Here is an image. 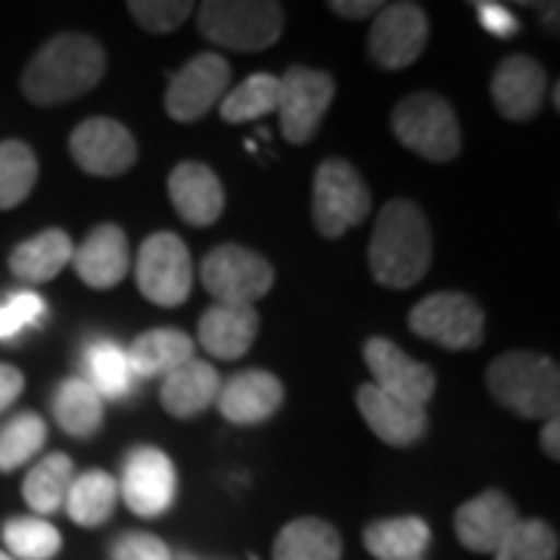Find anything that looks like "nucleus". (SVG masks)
I'll list each match as a JSON object with an SVG mask.
<instances>
[{
	"instance_id": "1",
	"label": "nucleus",
	"mask_w": 560,
	"mask_h": 560,
	"mask_svg": "<svg viewBox=\"0 0 560 560\" xmlns=\"http://www.w3.org/2000/svg\"><path fill=\"white\" fill-rule=\"evenodd\" d=\"M371 275L389 290H408L430 271L433 237L418 202L389 200L374 221L368 246Z\"/></svg>"
},
{
	"instance_id": "2",
	"label": "nucleus",
	"mask_w": 560,
	"mask_h": 560,
	"mask_svg": "<svg viewBox=\"0 0 560 560\" xmlns=\"http://www.w3.org/2000/svg\"><path fill=\"white\" fill-rule=\"evenodd\" d=\"M106 54L91 35L62 32L50 38L22 72V94L35 106H60L97 88Z\"/></svg>"
},
{
	"instance_id": "3",
	"label": "nucleus",
	"mask_w": 560,
	"mask_h": 560,
	"mask_svg": "<svg viewBox=\"0 0 560 560\" xmlns=\"http://www.w3.org/2000/svg\"><path fill=\"white\" fill-rule=\"evenodd\" d=\"M486 386L492 399L526 420L558 418L560 371L548 355L504 352L489 364Z\"/></svg>"
},
{
	"instance_id": "4",
	"label": "nucleus",
	"mask_w": 560,
	"mask_h": 560,
	"mask_svg": "<svg viewBox=\"0 0 560 560\" xmlns=\"http://www.w3.org/2000/svg\"><path fill=\"white\" fill-rule=\"evenodd\" d=\"M200 32L219 47L237 54H259L278 44L283 7L259 0H209L200 7Z\"/></svg>"
},
{
	"instance_id": "5",
	"label": "nucleus",
	"mask_w": 560,
	"mask_h": 560,
	"mask_svg": "<svg viewBox=\"0 0 560 560\" xmlns=\"http://www.w3.org/2000/svg\"><path fill=\"white\" fill-rule=\"evenodd\" d=\"M393 135L401 147L430 162H452L460 153V125L440 94L418 91L396 103Z\"/></svg>"
},
{
	"instance_id": "6",
	"label": "nucleus",
	"mask_w": 560,
	"mask_h": 560,
	"mask_svg": "<svg viewBox=\"0 0 560 560\" xmlns=\"http://www.w3.org/2000/svg\"><path fill=\"white\" fill-rule=\"evenodd\" d=\"M371 212V190L346 160H324L312 187V219L318 234L337 241Z\"/></svg>"
},
{
	"instance_id": "7",
	"label": "nucleus",
	"mask_w": 560,
	"mask_h": 560,
	"mask_svg": "<svg viewBox=\"0 0 560 560\" xmlns=\"http://www.w3.org/2000/svg\"><path fill=\"white\" fill-rule=\"evenodd\" d=\"M135 280L143 300L162 308L187 302L194 290V259L180 237L160 231L147 237L135 261Z\"/></svg>"
},
{
	"instance_id": "8",
	"label": "nucleus",
	"mask_w": 560,
	"mask_h": 560,
	"mask_svg": "<svg viewBox=\"0 0 560 560\" xmlns=\"http://www.w3.org/2000/svg\"><path fill=\"white\" fill-rule=\"evenodd\" d=\"M200 280L221 305H253L275 287V268L259 253L224 243L202 259Z\"/></svg>"
},
{
	"instance_id": "9",
	"label": "nucleus",
	"mask_w": 560,
	"mask_h": 560,
	"mask_svg": "<svg viewBox=\"0 0 560 560\" xmlns=\"http://www.w3.org/2000/svg\"><path fill=\"white\" fill-rule=\"evenodd\" d=\"M408 327L442 349L464 352V349H477L482 342L486 315H482L480 302H474L464 293H433L411 308Z\"/></svg>"
},
{
	"instance_id": "10",
	"label": "nucleus",
	"mask_w": 560,
	"mask_h": 560,
	"mask_svg": "<svg viewBox=\"0 0 560 560\" xmlns=\"http://www.w3.org/2000/svg\"><path fill=\"white\" fill-rule=\"evenodd\" d=\"M337 94V81L330 72L308 69V66H290L280 79V131L287 143H308L315 138L324 113L330 109V101Z\"/></svg>"
},
{
	"instance_id": "11",
	"label": "nucleus",
	"mask_w": 560,
	"mask_h": 560,
	"mask_svg": "<svg viewBox=\"0 0 560 560\" xmlns=\"http://www.w3.org/2000/svg\"><path fill=\"white\" fill-rule=\"evenodd\" d=\"M119 499L138 517H162L178 499L175 464L156 445H135L121 460Z\"/></svg>"
},
{
	"instance_id": "12",
	"label": "nucleus",
	"mask_w": 560,
	"mask_h": 560,
	"mask_svg": "<svg viewBox=\"0 0 560 560\" xmlns=\"http://www.w3.org/2000/svg\"><path fill=\"white\" fill-rule=\"evenodd\" d=\"M430 22L418 3H386L377 10L371 35H368V54L381 69H408L420 60L427 50Z\"/></svg>"
},
{
	"instance_id": "13",
	"label": "nucleus",
	"mask_w": 560,
	"mask_h": 560,
	"mask_svg": "<svg viewBox=\"0 0 560 560\" xmlns=\"http://www.w3.org/2000/svg\"><path fill=\"white\" fill-rule=\"evenodd\" d=\"M69 153L81 172L97 178L125 175L138 162V140L116 119H84L69 138Z\"/></svg>"
},
{
	"instance_id": "14",
	"label": "nucleus",
	"mask_w": 560,
	"mask_h": 560,
	"mask_svg": "<svg viewBox=\"0 0 560 560\" xmlns=\"http://www.w3.org/2000/svg\"><path fill=\"white\" fill-rule=\"evenodd\" d=\"M364 364L377 389L408 405L423 408L436 393V374L423 361H415L408 352H401L399 346L386 337H371L364 342Z\"/></svg>"
},
{
	"instance_id": "15",
	"label": "nucleus",
	"mask_w": 560,
	"mask_h": 560,
	"mask_svg": "<svg viewBox=\"0 0 560 560\" xmlns=\"http://www.w3.org/2000/svg\"><path fill=\"white\" fill-rule=\"evenodd\" d=\"M231 81V66L219 54H200L168 81L165 113L175 121H200L212 106H219Z\"/></svg>"
},
{
	"instance_id": "16",
	"label": "nucleus",
	"mask_w": 560,
	"mask_h": 560,
	"mask_svg": "<svg viewBox=\"0 0 560 560\" xmlns=\"http://www.w3.org/2000/svg\"><path fill=\"white\" fill-rule=\"evenodd\" d=\"M283 405V383L271 371H241L231 381L221 383L215 408L221 418L237 427H256L275 418Z\"/></svg>"
},
{
	"instance_id": "17",
	"label": "nucleus",
	"mask_w": 560,
	"mask_h": 560,
	"mask_svg": "<svg viewBox=\"0 0 560 560\" xmlns=\"http://www.w3.org/2000/svg\"><path fill=\"white\" fill-rule=\"evenodd\" d=\"M521 521L514 501L501 489H486L477 499L464 501L455 514V533L467 551L477 555H495L501 539L511 533V526Z\"/></svg>"
},
{
	"instance_id": "18",
	"label": "nucleus",
	"mask_w": 560,
	"mask_h": 560,
	"mask_svg": "<svg viewBox=\"0 0 560 560\" xmlns=\"http://www.w3.org/2000/svg\"><path fill=\"white\" fill-rule=\"evenodd\" d=\"M548 91V75L541 69V62L533 57H504L499 69L492 72V103L499 106V113L511 121H529L545 103Z\"/></svg>"
},
{
	"instance_id": "19",
	"label": "nucleus",
	"mask_w": 560,
	"mask_h": 560,
	"mask_svg": "<svg viewBox=\"0 0 560 560\" xmlns=\"http://www.w3.org/2000/svg\"><path fill=\"white\" fill-rule=\"evenodd\" d=\"M168 200L187 224L209 228L224 212V187L209 165L187 160L178 162L168 175Z\"/></svg>"
},
{
	"instance_id": "20",
	"label": "nucleus",
	"mask_w": 560,
	"mask_h": 560,
	"mask_svg": "<svg viewBox=\"0 0 560 560\" xmlns=\"http://www.w3.org/2000/svg\"><path fill=\"white\" fill-rule=\"evenodd\" d=\"M359 411L364 423L371 427V433L386 445H415L423 440L427 433V411L420 405H408V401L386 396L374 383H364L359 389Z\"/></svg>"
},
{
	"instance_id": "21",
	"label": "nucleus",
	"mask_w": 560,
	"mask_h": 560,
	"mask_svg": "<svg viewBox=\"0 0 560 560\" xmlns=\"http://www.w3.org/2000/svg\"><path fill=\"white\" fill-rule=\"evenodd\" d=\"M72 265L91 290H113L119 287L128 268H131V256H128V237L119 224H101L94 228L81 246L72 253Z\"/></svg>"
},
{
	"instance_id": "22",
	"label": "nucleus",
	"mask_w": 560,
	"mask_h": 560,
	"mask_svg": "<svg viewBox=\"0 0 560 560\" xmlns=\"http://www.w3.org/2000/svg\"><path fill=\"white\" fill-rule=\"evenodd\" d=\"M259 334V312L253 305H209L197 324L200 346L212 359L234 361L249 352Z\"/></svg>"
},
{
	"instance_id": "23",
	"label": "nucleus",
	"mask_w": 560,
	"mask_h": 560,
	"mask_svg": "<svg viewBox=\"0 0 560 560\" xmlns=\"http://www.w3.org/2000/svg\"><path fill=\"white\" fill-rule=\"evenodd\" d=\"M219 389V371H215L209 361H200L194 355L190 361H184L180 368H175L172 374L162 377L160 399L162 408H165L172 418L190 420L200 418L202 411H209V408L215 405Z\"/></svg>"
},
{
	"instance_id": "24",
	"label": "nucleus",
	"mask_w": 560,
	"mask_h": 560,
	"mask_svg": "<svg viewBox=\"0 0 560 560\" xmlns=\"http://www.w3.org/2000/svg\"><path fill=\"white\" fill-rule=\"evenodd\" d=\"M72 237L60 231V228H47L35 237L22 241L13 253H10V271L22 280V283H47L57 278L66 265H72Z\"/></svg>"
},
{
	"instance_id": "25",
	"label": "nucleus",
	"mask_w": 560,
	"mask_h": 560,
	"mask_svg": "<svg viewBox=\"0 0 560 560\" xmlns=\"http://www.w3.org/2000/svg\"><path fill=\"white\" fill-rule=\"evenodd\" d=\"M125 352H128L135 377H165L184 361L194 359V340L175 327H156L135 337Z\"/></svg>"
},
{
	"instance_id": "26",
	"label": "nucleus",
	"mask_w": 560,
	"mask_h": 560,
	"mask_svg": "<svg viewBox=\"0 0 560 560\" xmlns=\"http://www.w3.org/2000/svg\"><path fill=\"white\" fill-rule=\"evenodd\" d=\"M116 504H119V482L113 480L106 470H84L69 486L62 511L69 514L72 523H79L84 529H94V526H103L113 517Z\"/></svg>"
},
{
	"instance_id": "27",
	"label": "nucleus",
	"mask_w": 560,
	"mask_h": 560,
	"mask_svg": "<svg viewBox=\"0 0 560 560\" xmlns=\"http://www.w3.org/2000/svg\"><path fill=\"white\" fill-rule=\"evenodd\" d=\"M75 480V467H72V458L62 455V452H50L25 474V482H22V499L25 504L35 511V517H50L62 511L66 504V492Z\"/></svg>"
},
{
	"instance_id": "28",
	"label": "nucleus",
	"mask_w": 560,
	"mask_h": 560,
	"mask_svg": "<svg viewBox=\"0 0 560 560\" xmlns=\"http://www.w3.org/2000/svg\"><path fill=\"white\" fill-rule=\"evenodd\" d=\"M364 548L377 560H420L430 548V526L411 514L374 521L364 529Z\"/></svg>"
},
{
	"instance_id": "29",
	"label": "nucleus",
	"mask_w": 560,
	"mask_h": 560,
	"mask_svg": "<svg viewBox=\"0 0 560 560\" xmlns=\"http://www.w3.org/2000/svg\"><path fill=\"white\" fill-rule=\"evenodd\" d=\"M54 420L60 423L62 433L88 440L103 427V399L101 393L84 381V377H69L57 386L54 393Z\"/></svg>"
},
{
	"instance_id": "30",
	"label": "nucleus",
	"mask_w": 560,
	"mask_h": 560,
	"mask_svg": "<svg viewBox=\"0 0 560 560\" xmlns=\"http://www.w3.org/2000/svg\"><path fill=\"white\" fill-rule=\"evenodd\" d=\"M342 539L337 526L318 517L287 523L275 541V560H340Z\"/></svg>"
},
{
	"instance_id": "31",
	"label": "nucleus",
	"mask_w": 560,
	"mask_h": 560,
	"mask_svg": "<svg viewBox=\"0 0 560 560\" xmlns=\"http://www.w3.org/2000/svg\"><path fill=\"white\" fill-rule=\"evenodd\" d=\"M84 371L101 399H125L135 393V371H131V361L128 352L121 349L119 342L113 340H91L84 346Z\"/></svg>"
},
{
	"instance_id": "32",
	"label": "nucleus",
	"mask_w": 560,
	"mask_h": 560,
	"mask_svg": "<svg viewBox=\"0 0 560 560\" xmlns=\"http://www.w3.org/2000/svg\"><path fill=\"white\" fill-rule=\"evenodd\" d=\"M47 442V420L38 411H20L0 423V474H13L40 455Z\"/></svg>"
},
{
	"instance_id": "33",
	"label": "nucleus",
	"mask_w": 560,
	"mask_h": 560,
	"mask_svg": "<svg viewBox=\"0 0 560 560\" xmlns=\"http://www.w3.org/2000/svg\"><path fill=\"white\" fill-rule=\"evenodd\" d=\"M280 101V79L268 72H256L246 81H241L231 94L221 97V119L231 125L256 121L268 113H278Z\"/></svg>"
},
{
	"instance_id": "34",
	"label": "nucleus",
	"mask_w": 560,
	"mask_h": 560,
	"mask_svg": "<svg viewBox=\"0 0 560 560\" xmlns=\"http://www.w3.org/2000/svg\"><path fill=\"white\" fill-rule=\"evenodd\" d=\"M38 180V156L22 140H0V212L25 202Z\"/></svg>"
},
{
	"instance_id": "35",
	"label": "nucleus",
	"mask_w": 560,
	"mask_h": 560,
	"mask_svg": "<svg viewBox=\"0 0 560 560\" xmlns=\"http://www.w3.org/2000/svg\"><path fill=\"white\" fill-rule=\"evenodd\" d=\"M7 555L16 560H50L60 555V529L44 517H13L3 523Z\"/></svg>"
},
{
	"instance_id": "36",
	"label": "nucleus",
	"mask_w": 560,
	"mask_h": 560,
	"mask_svg": "<svg viewBox=\"0 0 560 560\" xmlns=\"http://www.w3.org/2000/svg\"><path fill=\"white\" fill-rule=\"evenodd\" d=\"M495 560H558V533L545 521H517L495 548Z\"/></svg>"
},
{
	"instance_id": "37",
	"label": "nucleus",
	"mask_w": 560,
	"mask_h": 560,
	"mask_svg": "<svg viewBox=\"0 0 560 560\" xmlns=\"http://www.w3.org/2000/svg\"><path fill=\"white\" fill-rule=\"evenodd\" d=\"M44 315H47V302L35 290H20L7 296L0 302V342L16 340L22 330L35 327Z\"/></svg>"
},
{
	"instance_id": "38",
	"label": "nucleus",
	"mask_w": 560,
	"mask_h": 560,
	"mask_svg": "<svg viewBox=\"0 0 560 560\" xmlns=\"http://www.w3.org/2000/svg\"><path fill=\"white\" fill-rule=\"evenodd\" d=\"M131 16L138 20L140 28L153 32V35H165L175 32L180 22H187V16L194 13V3L187 0H131L128 3Z\"/></svg>"
},
{
	"instance_id": "39",
	"label": "nucleus",
	"mask_w": 560,
	"mask_h": 560,
	"mask_svg": "<svg viewBox=\"0 0 560 560\" xmlns=\"http://www.w3.org/2000/svg\"><path fill=\"white\" fill-rule=\"evenodd\" d=\"M109 560H175L172 548L150 533H125L113 541Z\"/></svg>"
},
{
	"instance_id": "40",
	"label": "nucleus",
	"mask_w": 560,
	"mask_h": 560,
	"mask_svg": "<svg viewBox=\"0 0 560 560\" xmlns=\"http://www.w3.org/2000/svg\"><path fill=\"white\" fill-rule=\"evenodd\" d=\"M477 13H480V22L486 32H492L495 38H511L521 32V22L514 13H508L499 3H477Z\"/></svg>"
},
{
	"instance_id": "41",
	"label": "nucleus",
	"mask_w": 560,
	"mask_h": 560,
	"mask_svg": "<svg viewBox=\"0 0 560 560\" xmlns=\"http://www.w3.org/2000/svg\"><path fill=\"white\" fill-rule=\"evenodd\" d=\"M22 389H25V377H22L20 368L0 361V415L10 411V408L16 405V399L22 396Z\"/></svg>"
},
{
	"instance_id": "42",
	"label": "nucleus",
	"mask_w": 560,
	"mask_h": 560,
	"mask_svg": "<svg viewBox=\"0 0 560 560\" xmlns=\"http://www.w3.org/2000/svg\"><path fill=\"white\" fill-rule=\"evenodd\" d=\"M383 3L377 0H364V3H349V0H334L330 3V10L334 13H340L346 20H364V16H371V13H377Z\"/></svg>"
},
{
	"instance_id": "43",
	"label": "nucleus",
	"mask_w": 560,
	"mask_h": 560,
	"mask_svg": "<svg viewBox=\"0 0 560 560\" xmlns=\"http://www.w3.org/2000/svg\"><path fill=\"white\" fill-rule=\"evenodd\" d=\"M560 420L558 418H551V420H545V427H541V448L551 455V458H558L560 455Z\"/></svg>"
},
{
	"instance_id": "44",
	"label": "nucleus",
	"mask_w": 560,
	"mask_h": 560,
	"mask_svg": "<svg viewBox=\"0 0 560 560\" xmlns=\"http://www.w3.org/2000/svg\"><path fill=\"white\" fill-rule=\"evenodd\" d=\"M0 560H16V558H10V555H7V551H0Z\"/></svg>"
},
{
	"instance_id": "45",
	"label": "nucleus",
	"mask_w": 560,
	"mask_h": 560,
	"mask_svg": "<svg viewBox=\"0 0 560 560\" xmlns=\"http://www.w3.org/2000/svg\"><path fill=\"white\" fill-rule=\"evenodd\" d=\"M180 560H190V558H180Z\"/></svg>"
}]
</instances>
